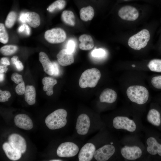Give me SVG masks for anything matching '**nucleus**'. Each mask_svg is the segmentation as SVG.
Here are the masks:
<instances>
[{
    "label": "nucleus",
    "instance_id": "obj_44",
    "mask_svg": "<svg viewBox=\"0 0 161 161\" xmlns=\"http://www.w3.org/2000/svg\"><path fill=\"white\" fill-rule=\"evenodd\" d=\"M25 32L27 35H29L30 34V29L29 26L27 25L26 27Z\"/></svg>",
    "mask_w": 161,
    "mask_h": 161
},
{
    "label": "nucleus",
    "instance_id": "obj_7",
    "mask_svg": "<svg viewBox=\"0 0 161 161\" xmlns=\"http://www.w3.org/2000/svg\"><path fill=\"white\" fill-rule=\"evenodd\" d=\"M150 37L149 31L144 29L131 36L128 40V44L132 49L139 50L146 46Z\"/></svg>",
    "mask_w": 161,
    "mask_h": 161
},
{
    "label": "nucleus",
    "instance_id": "obj_1",
    "mask_svg": "<svg viewBox=\"0 0 161 161\" xmlns=\"http://www.w3.org/2000/svg\"><path fill=\"white\" fill-rule=\"evenodd\" d=\"M119 151L121 157L125 161L149 160L144 144L138 134L124 136L120 143Z\"/></svg>",
    "mask_w": 161,
    "mask_h": 161
},
{
    "label": "nucleus",
    "instance_id": "obj_31",
    "mask_svg": "<svg viewBox=\"0 0 161 161\" xmlns=\"http://www.w3.org/2000/svg\"><path fill=\"white\" fill-rule=\"evenodd\" d=\"M9 36L4 24H0V42L6 44L8 42Z\"/></svg>",
    "mask_w": 161,
    "mask_h": 161
},
{
    "label": "nucleus",
    "instance_id": "obj_4",
    "mask_svg": "<svg viewBox=\"0 0 161 161\" xmlns=\"http://www.w3.org/2000/svg\"><path fill=\"white\" fill-rule=\"evenodd\" d=\"M127 95L132 102L142 105L148 101L149 93L145 87L140 85H133L129 86L126 91Z\"/></svg>",
    "mask_w": 161,
    "mask_h": 161
},
{
    "label": "nucleus",
    "instance_id": "obj_26",
    "mask_svg": "<svg viewBox=\"0 0 161 161\" xmlns=\"http://www.w3.org/2000/svg\"><path fill=\"white\" fill-rule=\"evenodd\" d=\"M63 22L66 24L72 26L75 25V17L73 12L70 10L63 11L61 15Z\"/></svg>",
    "mask_w": 161,
    "mask_h": 161
},
{
    "label": "nucleus",
    "instance_id": "obj_43",
    "mask_svg": "<svg viewBox=\"0 0 161 161\" xmlns=\"http://www.w3.org/2000/svg\"><path fill=\"white\" fill-rule=\"evenodd\" d=\"M26 24H24L20 27L18 29L19 32H22L25 30Z\"/></svg>",
    "mask_w": 161,
    "mask_h": 161
},
{
    "label": "nucleus",
    "instance_id": "obj_27",
    "mask_svg": "<svg viewBox=\"0 0 161 161\" xmlns=\"http://www.w3.org/2000/svg\"><path fill=\"white\" fill-rule=\"evenodd\" d=\"M66 4V3L64 0H57L50 5L47 8V10L50 13L61 10L64 8Z\"/></svg>",
    "mask_w": 161,
    "mask_h": 161
},
{
    "label": "nucleus",
    "instance_id": "obj_3",
    "mask_svg": "<svg viewBox=\"0 0 161 161\" xmlns=\"http://www.w3.org/2000/svg\"><path fill=\"white\" fill-rule=\"evenodd\" d=\"M66 111L62 109H57L48 115L45 123L48 128L51 130L59 129L66 124Z\"/></svg>",
    "mask_w": 161,
    "mask_h": 161
},
{
    "label": "nucleus",
    "instance_id": "obj_8",
    "mask_svg": "<svg viewBox=\"0 0 161 161\" xmlns=\"http://www.w3.org/2000/svg\"><path fill=\"white\" fill-rule=\"evenodd\" d=\"M116 151L113 142L105 144L95 150L94 157L97 161H106L109 160Z\"/></svg>",
    "mask_w": 161,
    "mask_h": 161
},
{
    "label": "nucleus",
    "instance_id": "obj_9",
    "mask_svg": "<svg viewBox=\"0 0 161 161\" xmlns=\"http://www.w3.org/2000/svg\"><path fill=\"white\" fill-rule=\"evenodd\" d=\"M79 148L75 143L67 142L61 144L56 151L57 155L60 157H70L76 156L78 153Z\"/></svg>",
    "mask_w": 161,
    "mask_h": 161
},
{
    "label": "nucleus",
    "instance_id": "obj_24",
    "mask_svg": "<svg viewBox=\"0 0 161 161\" xmlns=\"http://www.w3.org/2000/svg\"><path fill=\"white\" fill-rule=\"evenodd\" d=\"M26 22L31 27L36 28L40 24V19L39 15L33 12H28L25 13Z\"/></svg>",
    "mask_w": 161,
    "mask_h": 161
},
{
    "label": "nucleus",
    "instance_id": "obj_18",
    "mask_svg": "<svg viewBox=\"0 0 161 161\" xmlns=\"http://www.w3.org/2000/svg\"><path fill=\"white\" fill-rule=\"evenodd\" d=\"M146 120L152 126L158 127L161 125V114L157 109L152 108L148 111L146 115Z\"/></svg>",
    "mask_w": 161,
    "mask_h": 161
},
{
    "label": "nucleus",
    "instance_id": "obj_36",
    "mask_svg": "<svg viewBox=\"0 0 161 161\" xmlns=\"http://www.w3.org/2000/svg\"><path fill=\"white\" fill-rule=\"evenodd\" d=\"M25 90V83L24 81L16 86L15 88V91L16 93L20 95L24 94Z\"/></svg>",
    "mask_w": 161,
    "mask_h": 161
},
{
    "label": "nucleus",
    "instance_id": "obj_46",
    "mask_svg": "<svg viewBox=\"0 0 161 161\" xmlns=\"http://www.w3.org/2000/svg\"><path fill=\"white\" fill-rule=\"evenodd\" d=\"M49 161H62V160H61L59 159H54V160H50Z\"/></svg>",
    "mask_w": 161,
    "mask_h": 161
},
{
    "label": "nucleus",
    "instance_id": "obj_39",
    "mask_svg": "<svg viewBox=\"0 0 161 161\" xmlns=\"http://www.w3.org/2000/svg\"><path fill=\"white\" fill-rule=\"evenodd\" d=\"M52 63L54 66V73L53 75L57 76L59 75L60 73L59 66L57 63L53 62Z\"/></svg>",
    "mask_w": 161,
    "mask_h": 161
},
{
    "label": "nucleus",
    "instance_id": "obj_28",
    "mask_svg": "<svg viewBox=\"0 0 161 161\" xmlns=\"http://www.w3.org/2000/svg\"><path fill=\"white\" fill-rule=\"evenodd\" d=\"M148 66L151 71L161 72V59H153L148 63Z\"/></svg>",
    "mask_w": 161,
    "mask_h": 161
},
{
    "label": "nucleus",
    "instance_id": "obj_19",
    "mask_svg": "<svg viewBox=\"0 0 161 161\" xmlns=\"http://www.w3.org/2000/svg\"><path fill=\"white\" fill-rule=\"evenodd\" d=\"M117 95L113 90L106 88L104 89L101 93L99 96V100L101 102L112 103L117 100Z\"/></svg>",
    "mask_w": 161,
    "mask_h": 161
},
{
    "label": "nucleus",
    "instance_id": "obj_40",
    "mask_svg": "<svg viewBox=\"0 0 161 161\" xmlns=\"http://www.w3.org/2000/svg\"><path fill=\"white\" fill-rule=\"evenodd\" d=\"M0 63L2 65L8 66L10 65V63L7 58L5 57L1 58L0 59Z\"/></svg>",
    "mask_w": 161,
    "mask_h": 161
},
{
    "label": "nucleus",
    "instance_id": "obj_20",
    "mask_svg": "<svg viewBox=\"0 0 161 161\" xmlns=\"http://www.w3.org/2000/svg\"><path fill=\"white\" fill-rule=\"evenodd\" d=\"M2 148L6 155L10 160L16 161L21 157V153L14 149L8 142H4L2 145Z\"/></svg>",
    "mask_w": 161,
    "mask_h": 161
},
{
    "label": "nucleus",
    "instance_id": "obj_34",
    "mask_svg": "<svg viewBox=\"0 0 161 161\" xmlns=\"http://www.w3.org/2000/svg\"><path fill=\"white\" fill-rule=\"evenodd\" d=\"M11 96L10 92L7 91L0 90V102H3L9 100Z\"/></svg>",
    "mask_w": 161,
    "mask_h": 161
},
{
    "label": "nucleus",
    "instance_id": "obj_21",
    "mask_svg": "<svg viewBox=\"0 0 161 161\" xmlns=\"http://www.w3.org/2000/svg\"><path fill=\"white\" fill-rule=\"evenodd\" d=\"M79 40L80 42L79 45V47L81 50H90L92 49L94 47L93 40L89 35H82L79 37Z\"/></svg>",
    "mask_w": 161,
    "mask_h": 161
},
{
    "label": "nucleus",
    "instance_id": "obj_11",
    "mask_svg": "<svg viewBox=\"0 0 161 161\" xmlns=\"http://www.w3.org/2000/svg\"><path fill=\"white\" fill-rule=\"evenodd\" d=\"M8 142L14 149L21 154L25 152L26 143L24 139L20 135L15 133L10 134L8 137Z\"/></svg>",
    "mask_w": 161,
    "mask_h": 161
},
{
    "label": "nucleus",
    "instance_id": "obj_14",
    "mask_svg": "<svg viewBox=\"0 0 161 161\" xmlns=\"http://www.w3.org/2000/svg\"><path fill=\"white\" fill-rule=\"evenodd\" d=\"M95 145L92 143H87L80 149L78 155L79 161H90L93 158L95 151Z\"/></svg>",
    "mask_w": 161,
    "mask_h": 161
},
{
    "label": "nucleus",
    "instance_id": "obj_37",
    "mask_svg": "<svg viewBox=\"0 0 161 161\" xmlns=\"http://www.w3.org/2000/svg\"><path fill=\"white\" fill-rule=\"evenodd\" d=\"M11 78L13 81L17 84H18L23 81L22 76L16 72L12 75Z\"/></svg>",
    "mask_w": 161,
    "mask_h": 161
},
{
    "label": "nucleus",
    "instance_id": "obj_25",
    "mask_svg": "<svg viewBox=\"0 0 161 161\" xmlns=\"http://www.w3.org/2000/svg\"><path fill=\"white\" fill-rule=\"evenodd\" d=\"M94 9L90 6L82 8L80 11V18L85 21L92 20L94 16Z\"/></svg>",
    "mask_w": 161,
    "mask_h": 161
},
{
    "label": "nucleus",
    "instance_id": "obj_13",
    "mask_svg": "<svg viewBox=\"0 0 161 161\" xmlns=\"http://www.w3.org/2000/svg\"><path fill=\"white\" fill-rule=\"evenodd\" d=\"M118 15L122 19L129 21H134L139 16V13L135 7L130 6L122 7L118 12Z\"/></svg>",
    "mask_w": 161,
    "mask_h": 161
},
{
    "label": "nucleus",
    "instance_id": "obj_17",
    "mask_svg": "<svg viewBox=\"0 0 161 161\" xmlns=\"http://www.w3.org/2000/svg\"><path fill=\"white\" fill-rule=\"evenodd\" d=\"M39 60L43 66L44 71L50 75H53L54 66L48 55L45 52H41L39 53Z\"/></svg>",
    "mask_w": 161,
    "mask_h": 161
},
{
    "label": "nucleus",
    "instance_id": "obj_29",
    "mask_svg": "<svg viewBox=\"0 0 161 161\" xmlns=\"http://www.w3.org/2000/svg\"><path fill=\"white\" fill-rule=\"evenodd\" d=\"M18 47L15 45H7L1 47L0 49L1 53L3 55L8 56L12 55L17 51Z\"/></svg>",
    "mask_w": 161,
    "mask_h": 161
},
{
    "label": "nucleus",
    "instance_id": "obj_45",
    "mask_svg": "<svg viewBox=\"0 0 161 161\" xmlns=\"http://www.w3.org/2000/svg\"><path fill=\"white\" fill-rule=\"evenodd\" d=\"M4 79V74L3 73H0V81L2 82Z\"/></svg>",
    "mask_w": 161,
    "mask_h": 161
},
{
    "label": "nucleus",
    "instance_id": "obj_35",
    "mask_svg": "<svg viewBox=\"0 0 161 161\" xmlns=\"http://www.w3.org/2000/svg\"><path fill=\"white\" fill-rule=\"evenodd\" d=\"M105 54V50L102 48L95 49L92 52V55L93 57L97 58L103 57Z\"/></svg>",
    "mask_w": 161,
    "mask_h": 161
},
{
    "label": "nucleus",
    "instance_id": "obj_15",
    "mask_svg": "<svg viewBox=\"0 0 161 161\" xmlns=\"http://www.w3.org/2000/svg\"><path fill=\"white\" fill-rule=\"evenodd\" d=\"M15 125L18 127L25 130H30L33 127L32 120L27 115L20 114L16 115L14 119Z\"/></svg>",
    "mask_w": 161,
    "mask_h": 161
},
{
    "label": "nucleus",
    "instance_id": "obj_2",
    "mask_svg": "<svg viewBox=\"0 0 161 161\" xmlns=\"http://www.w3.org/2000/svg\"><path fill=\"white\" fill-rule=\"evenodd\" d=\"M141 114L123 113L115 117L112 124L115 129L122 130L130 134H137L142 130Z\"/></svg>",
    "mask_w": 161,
    "mask_h": 161
},
{
    "label": "nucleus",
    "instance_id": "obj_16",
    "mask_svg": "<svg viewBox=\"0 0 161 161\" xmlns=\"http://www.w3.org/2000/svg\"><path fill=\"white\" fill-rule=\"evenodd\" d=\"M59 64L62 66H66L74 62L73 53L68 51L66 49L61 50L56 56Z\"/></svg>",
    "mask_w": 161,
    "mask_h": 161
},
{
    "label": "nucleus",
    "instance_id": "obj_42",
    "mask_svg": "<svg viewBox=\"0 0 161 161\" xmlns=\"http://www.w3.org/2000/svg\"><path fill=\"white\" fill-rule=\"evenodd\" d=\"M7 66L1 65L0 66V72L4 73L6 72L8 70V68Z\"/></svg>",
    "mask_w": 161,
    "mask_h": 161
},
{
    "label": "nucleus",
    "instance_id": "obj_12",
    "mask_svg": "<svg viewBox=\"0 0 161 161\" xmlns=\"http://www.w3.org/2000/svg\"><path fill=\"white\" fill-rule=\"evenodd\" d=\"M90 122L89 117L86 114H82L78 117L76 124L77 133L82 135L87 134L89 129Z\"/></svg>",
    "mask_w": 161,
    "mask_h": 161
},
{
    "label": "nucleus",
    "instance_id": "obj_33",
    "mask_svg": "<svg viewBox=\"0 0 161 161\" xmlns=\"http://www.w3.org/2000/svg\"><path fill=\"white\" fill-rule=\"evenodd\" d=\"M153 86L156 89H161V75L153 77L151 80Z\"/></svg>",
    "mask_w": 161,
    "mask_h": 161
},
{
    "label": "nucleus",
    "instance_id": "obj_6",
    "mask_svg": "<svg viewBox=\"0 0 161 161\" xmlns=\"http://www.w3.org/2000/svg\"><path fill=\"white\" fill-rule=\"evenodd\" d=\"M143 129L146 132L144 143L149 160L151 157H161V142L146 129Z\"/></svg>",
    "mask_w": 161,
    "mask_h": 161
},
{
    "label": "nucleus",
    "instance_id": "obj_47",
    "mask_svg": "<svg viewBox=\"0 0 161 161\" xmlns=\"http://www.w3.org/2000/svg\"><path fill=\"white\" fill-rule=\"evenodd\" d=\"M125 0V1H128V0Z\"/></svg>",
    "mask_w": 161,
    "mask_h": 161
},
{
    "label": "nucleus",
    "instance_id": "obj_10",
    "mask_svg": "<svg viewBox=\"0 0 161 161\" xmlns=\"http://www.w3.org/2000/svg\"><path fill=\"white\" fill-rule=\"evenodd\" d=\"M44 38L49 43L58 44L64 42L66 38V34L62 29L58 28L46 31L44 33Z\"/></svg>",
    "mask_w": 161,
    "mask_h": 161
},
{
    "label": "nucleus",
    "instance_id": "obj_23",
    "mask_svg": "<svg viewBox=\"0 0 161 161\" xmlns=\"http://www.w3.org/2000/svg\"><path fill=\"white\" fill-rule=\"evenodd\" d=\"M24 95L25 100L28 105H32L35 103L36 91L35 87L33 86H27L25 87Z\"/></svg>",
    "mask_w": 161,
    "mask_h": 161
},
{
    "label": "nucleus",
    "instance_id": "obj_30",
    "mask_svg": "<svg viewBox=\"0 0 161 161\" xmlns=\"http://www.w3.org/2000/svg\"><path fill=\"white\" fill-rule=\"evenodd\" d=\"M17 18V15L14 11L10 12L6 18L5 24L6 27L8 28H10L14 25Z\"/></svg>",
    "mask_w": 161,
    "mask_h": 161
},
{
    "label": "nucleus",
    "instance_id": "obj_41",
    "mask_svg": "<svg viewBox=\"0 0 161 161\" xmlns=\"http://www.w3.org/2000/svg\"><path fill=\"white\" fill-rule=\"evenodd\" d=\"M19 20L22 22L25 23L27 22L25 13H22L20 15Z\"/></svg>",
    "mask_w": 161,
    "mask_h": 161
},
{
    "label": "nucleus",
    "instance_id": "obj_32",
    "mask_svg": "<svg viewBox=\"0 0 161 161\" xmlns=\"http://www.w3.org/2000/svg\"><path fill=\"white\" fill-rule=\"evenodd\" d=\"M11 61L18 71H21L23 69L24 66L21 62L18 59L17 56L15 55L13 57L11 58Z\"/></svg>",
    "mask_w": 161,
    "mask_h": 161
},
{
    "label": "nucleus",
    "instance_id": "obj_22",
    "mask_svg": "<svg viewBox=\"0 0 161 161\" xmlns=\"http://www.w3.org/2000/svg\"><path fill=\"white\" fill-rule=\"evenodd\" d=\"M42 82L44 85L43 89L46 92L47 95H52L53 93V87L57 83V80L51 77H46L43 78Z\"/></svg>",
    "mask_w": 161,
    "mask_h": 161
},
{
    "label": "nucleus",
    "instance_id": "obj_38",
    "mask_svg": "<svg viewBox=\"0 0 161 161\" xmlns=\"http://www.w3.org/2000/svg\"><path fill=\"white\" fill-rule=\"evenodd\" d=\"M75 42L72 40H70L67 43L66 49L69 52L73 53L75 50Z\"/></svg>",
    "mask_w": 161,
    "mask_h": 161
},
{
    "label": "nucleus",
    "instance_id": "obj_5",
    "mask_svg": "<svg viewBox=\"0 0 161 161\" xmlns=\"http://www.w3.org/2000/svg\"><path fill=\"white\" fill-rule=\"evenodd\" d=\"M100 71L93 68L85 70L81 74L79 80V85L82 88H93L97 85L101 77Z\"/></svg>",
    "mask_w": 161,
    "mask_h": 161
}]
</instances>
